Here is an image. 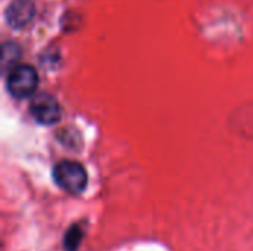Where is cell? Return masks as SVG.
Listing matches in <instances>:
<instances>
[{
  "mask_svg": "<svg viewBox=\"0 0 253 251\" xmlns=\"http://www.w3.org/2000/svg\"><path fill=\"white\" fill-rule=\"evenodd\" d=\"M34 12L36 7L31 0H13L4 10V19L12 28L21 30L31 22Z\"/></svg>",
  "mask_w": 253,
  "mask_h": 251,
  "instance_id": "277c9868",
  "label": "cell"
},
{
  "mask_svg": "<svg viewBox=\"0 0 253 251\" xmlns=\"http://www.w3.org/2000/svg\"><path fill=\"white\" fill-rule=\"evenodd\" d=\"M39 84V74L34 67L28 64H16L9 70L6 86L9 93L16 99L33 96Z\"/></svg>",
  "mask_w": 253,
  "mask_h": 251,
  "instance_id": "7a4b0ae2",
  "label": "cell"
},
{
  "mask_svg": "<svg viewBox=\"0 0 253 251\" xmlns=\"http://www.w3.org/2000/svg\"><path fill=\"white\" fill-rule=\"evenodd\" d=\"M19 56V47L12 44V43H7L3 46V55H1V62H3V68H13L15 67V61L18 59Z\"/></svg>",
  "mask_w": 253,
  "mask_h": 251,
  "instance_id": "8992f818",
  "label": "cell"
},
{
  "mask_svg": "<svg viewBox=\"0 0 253 251\" xmlns=\"http://www.w3.org/2000/svg\"><path fill=\"white\" fill-rule=\"evenodd\" d=\"M30 114L33 118L43 126H53L62 117V109L59 102L47 93L36 95L30 104Z\"/></svg>",
  "mask_w": 253,
  "mask_h": 251,
  "instance_id": "3957f363",
  "label": "cell"
},
{
  "mask_svg": "<svg viewBox=\"0 0 253 251\" xmlns=\"http://www.w3.org/2000/svg\"><path fill=\"white\" fill-rule=\"evenodd\" d=\"M55 183L65 192L79 195L86 189L87 172L83 164L71 160H64L55 164L52 172Z\"/></svg>",
  "mask_w": 253,
  "mask_h": 251,
  "instance_id": "6da1fadb",
  "label": "cell"
},
{
  "mask_svg": "<svg viewBox=\"0 0 253 251\" xmlns=\"http://www.w3.org/2000/svg\"><path fill=\"white\" fill-rule=\"evenodd\" d=\"M84 237V232H83V228L80 223H73L65 235H64V241H62V246H64V250L65 251H77L80 244H82V240Z\"/></svg>",
  "mask_w": 253,
  "mask_h": 251,
  "instance_id": "5b68a950",
  "label": "cell"
}]
</instances>
